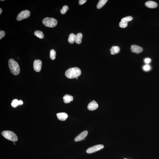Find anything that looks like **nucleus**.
<instances>
[{
	"instance_id": "obj_1",
	"label": "nucleus",
	"mask_w": 159,
	"mask_h": 159,
	"mask_svg": "<svg viewBox=\"0 0 159 159\" xmlns=\"http://www.w3.org/2000/svg\"><path fill=\"white\" fill-rule=\"evenodd\" d=\"M81 72L80 69L78 67L70 68L65 72V76L68 79H72L77 78L80 76Z\"/></svg>"
},
{
	"instance_id": "obj_2",
	"label": "nucleus",
	"mask_w": 159,
	"mask_h": 159,
	"mask_svg": "<svg viewBox=\"0 0 159 159\" xmlns=\"http://www.w3.org/2000/svg\"><path fill=\"white\" fill-rule=\"evenodd\" d=\"M8 65L10 71L13 75H16L20 74V66L18 63L14 60L12 59L9 60Z\"/></svg>"
},
{
	"instance_id": "obj_3",
	"label": "nucleus",
	"mask_w": 159,
	"mask_h": 159,
	"mask_svg": "<svg viewBox=\"0 0 159 159\" xmlns=\"http://www.w3.org/2000/svg\"><path fill=\"white\" fill-rule=\"evenodd\" d=\"M1 134L4 137L9 140L15 142H17L18 139L16 135L11 131H4Z\"/></svg>"
},
{
	"instance_id": "obj_4",
	"label": "nucleus",
	"mask_w": 159,
	"mask_h": 159,
	"mask_svg": "<svg viewBox=\"0 0 159 159\" xmlns=\"http://www.w3.org/2000/svg\"><path fill=\"white\" fill-rule=\"evenodd\" d=\"M42 23L46 27L53 28L57 25V20L53 18L47 17L44 19Z\"/></svg>"
},
{
	"instance_id": "obj_5",
	"label": "nucleus",
	"mask_w": 159,
	"mask_h": 159,
	"mask_svg": "<svg viewBox=\"0 0 159 159\" xmlns=\"http://www.w3.org/2000/svg\"><path fill=\"white\" fill-rule=\"evenodd\" d=\"M30 12L28 10H25L20 12L18 15L17 20L18 21H21L24 19L28 18L30 16Z\"/></svg>"
},
{
	"instance_id": "obj_6",
	"label": "nucleus",
	"mask_w": 159,
	"mask_h": 159,
	"mask_svg": "<svg viewBox=\"0 0 159 159\" xmlns=\"http://www.w3.org/2000/svg\"><path fill=\"white\" fill-rule=\"evenodd\" d=\"M104 147L103 145L99 144L96 145L88 148L86 152L87 153H91L97 152L102 149Z\"/></svg>"
},
{
	"instance_id": "obj_7",
	"label": "nucleus",
	"mask_w": 159,
	"mask_h": 159,
	"mask_svg": "<svg viewBox=\"0 0 159 159\" xmlns=\"http://www.w3.org/2000/svg\"><path fill=\"white\" fill-rule=\"evenodd\" d=\"M132 20L133 17L131 16H128L123 18L119 23V26L122 28L126 27L127 26L128 23Z\"/></svg>"
},
{
	"instance_id": "obj_8",
	"label": "nucleus",
	"mask_w": 159,
	"mask_h": 159,
	"mask_svg": "<svg viewBox=\"0 0 159 159\" xmlns=\"http://www.w3.org/2000/svg\"><path fill=\"white\" fill-rule=\"evenodd\" d=\"M42 62L40 60H35L33 62V68L35 71L39 72L41 69Z\"/></svg>"
},
{
	"instance_id": "obj_9",
	"label": "nucleus",
	"mask_w": 159,
	"mask_h": 159,
	"mask_svg": "<svg viewBox=\"0 0 159 159\" xmlns=\"http://www.w3.org/2000/svg\"><path fill=\"white\" fill-rule=\"evenodd\" d=\"M88 134V131H85L77 136L74 139V141L75 142H78L83 140L87 136Z\"/></svg>"
},
{
	"instance_id": "obj_10",
	"label": "nucleus",
	"mask_w": 159,
	"mask_h": 159,
	"mask_svg": "<svg viewBox=\"0 0 159 159\" xmlns=\"http://www.w3.org/2000/svg\"><path fill=\"white\" fill-rule=\"evenodd\" d=\"M131 51L133 53L138 54L141 53L143 51L142 47L136 45H133L131 46Z\"/></svg>"
},
{
	"instance_id": "obj_11",
	"label": "nucleus",
	"mask_w": 159,
	"mask_h": 159,
	"mask_svg": "<svg viewBox=\"0 0 159 159\" xmlns=\"http://www.w3.org/2000/svg\"><path fill=\"white\" fill-rule=\"evenodd\" d=\"M98 105L96 101L93 100L88 104V109L90 111H94L98 108Z\"/></svg>"
},
{
	"instance_id": "obj_12",
	"label": "nucleus",
	"mask_w": 159,
	"mask_h": 159,
	"mask_svg": "<svg viewBox=\"0 0 159 159\" xmlns=\"http://www.w3.org/2000/svg\"><path fill=\"white\" fill-rule=\"evenodd\" d=\"M57 118L61 121H65L68 117V115L65 113H59L57 114Z\"/></svg>"
},
{
	"instance_id": "obj_13",
	"label": "nucleus",
	"mask_w": 159,
	"mask_h": 159,
	"mask_svg": "<svg viewBox=\"0 0 159 159\" xmlns=\"http://www.w3.org/2000/svg\"><path fill=\"white\" fill-rule=\"evenodd\" d=\"M145 5L147 7L151 8H154L157 7L158 4L156 2L153 1H147L145 3Z\"/></svg>"
},
{
	"instance_id": "obj_14",
	"label": "nucleus",
	"mask_w": 159,
	"mask_h": 159,
	"mask_svg": "<svg viewBox=\"0 0 159 159\" xmlns=\"http://www.w3.org/2000/svg\"><path fill=\"white\" fill-rule=\"evenodd\" d=\"M63 99L64 102L65 103H70L71 101L73 100V96L68 94L65 95L63 97Z\"/></svg>"
},
{
	"instance_id": "obj_15",
	"label": "nucleus",
	"mask_w": 159,
	"mask_h": 159,
	"mask_svg": "<svg viewBox=\"0 0 159 159\" xmlns=\"http://www.w3.org/2000/svg\"><path fill=\"white\" fill-rule=\"evenodd\" d=\"M110 51L111 54L115 55L119 53L120 51V48L118 46H113Z\"/></svg>"
},
{
	"instance_id": "obj_16",
	"label": "nucleus",
	"mask_w": 159,
	"mask_h": 159,
	"mask_svg": "<svg viewBox=\"0 0 159 159\" xmlns=\"http://www.w3.org/2000/svg\"><path fill=\"white\" fill-rule=\"evenodd\" d=\"M76 39V35L74 33L70 34L69 35L68 41L70 44H73L75 42Z\"/></svg>"
},
{
	"instance_id": "obj_17",
	"label": "nucleus",
	"mask_w": 159,
	"mask_h": 159,
	"mask_svg": "<svg viewBox=\"0 0 159 159\" xmlns=\"http://www.w3.org/2000/svg\"><path fill=\"white\" fill-rule=\"evenodd\" d=\"M83 34L81 33H79L76 34V39L75 42L78 44H80L82 42V38Z\"/></svg>"
},
{
	"instance_id": "obj_18",
	"label": "nucleus",
	"mask_w": 159,
	"mask_h": 159,
	"mask_svg": "<svg viewBox=\"0 0 159 159\" xmlns=\"http://www.w3.org/2000/svg\"><path fill=\"white\" fill-rule=\"evenodd\" d=\"M34 35L40 39H43L44 38V34L43 32L39 30H37L34 32Z\"/></svg>"
},
{
	"instance_id": "obj_19",
	"label": "nucleus",
	"mask_w": 159,
	"mask_h": 159,
	"mask_svg": "<svg viewBox=\"0 0 159 159\" xmlns=\"http://www.w3.org/2000/svg\"><path fill=\"white\" fill-rule=\"evenodd\" d=\"M107 1V0H100L97 4V8L99 9L101 8L104 6Z\"/></svg>"
},
{
	"instance_id": "obj_20",
	"label": "nucleus",
	"mask_w": 159,
	"mask_h": 159,
	"mask_svg": "<svg viewBox=\"0 0 159 159\" xmlns=\"http://www.w3.org/2000/svg\"><path fill=\"white\" fill-rule=\"evenodd\" d=\"M56 52L54 50H51L50 52V57L51 60H54L56 58Z\"/></svg>"
},
{
	"instance_id": "obj_21",
	"label": "nucleus",
	"mask_w": 159,
	"mask_h": 159,
	"mask_svg": "<svg viewBox=\"0 0 159 159\" xmlns=\"http://www.w3.org/2000/svg\"><path fill=\"white\" fill-rule=\"evenodd\" d=\"M69 9L68 7V6H64L62 7V9L61 10V13L62 14H65L67 11Z\"/></svg>"
},
{
	"instance_id": "obj_22",
	"label": "nucleus",
	"mask_w": 159,
	"mask_h": 159,
	"mask_svg": "<svg viewBox=\"0 0 159 159\" xmlns=\"http://www.w3.org/2000/svg\"><path fill=\"white\" fill-rule=\"evenodd\" d=\"M18 100L17 99L13 100L11 103V106L14 108H16L17 107L18 105Z\"/></svg>"
},
{
	"instance_id": "obj_23",
	"label": "nucleus",
	"mask_w": 159,
	"mask_h": 159,
	"mask_svg": "<svg viewBox=\"0 0 159 159\" xmlns=\"http://www.w3.org/2000/svg\"><path fill=\"white\" fill-rule=\"evenodd\" d=\"M151 68L150 65L148 64L145 65L143 67V70L145 72H148L151 70Z\"/></svg>"
},
{
	"instance_id": "obj_24",
	"label": "nucleus",
	"mask_w": 159,
	"mask_h": 159,
	"mask_svg": "<svg viewBox=\"0 0 159 159\" xmlns=\"http://www.w3.org/2000/svg\"><path fill=\"white\" fill-rule=\"evenodd\" d=\"M5 35H6L5 32L3 30H0V40H1L4 37Z\"/></svg>"
},
{
	"instance_id": "obj_25",
	"label": "nucleus",
	"mask_w": 159,
	"mask_h": 159,
	"mask_svg": "<svg viewBox=\"0 0 159 159\" xmlns=\"http://www.w3.org/2000/svg\"><path fill=\"white\" fill-rule=\"evenodd\" d=\"M151 60L149 58H146L144 60V62L145 63L147 64L151 62Z\"/></svg>"
},
{
	"instance_id": "obj_26",
	"label": "nucleus",
	"mask_w": 159,
	"mask_h": 159,
	"mask_svg": "<svg viewBox=\"0 0 159 159\" xmlns=\"http://www.w3.org/2000/svg\"><path fill=\"white\" fill-rule=\"evenodd\" d=\"M86 0H80L79 1V3L80 5H82L83 4L87 2Z\"/></svg>"
},
{
	"instance_id": "obj_27",
	"label": "nucleus",
	"mask_w": 159,
	"mask_h": 159,
	"mask_svg": "<svg viewBox=\"0 0 159 159\" xmlns=\"http://www.w3.org/2000/svg\"><path fill=\"white\" fill-rule=\"evenodd\" d=\"M23 103V101H22L21 100H20L18 101V106H19V105H22Z\"/></svg>"
},
{
	"instance_id": "obj_28",
	"label": "nucleus",
	"mask_w": 159,
	"mask_h": 159,
	"mask_svg": "<svg viewBox=\"0 0 159 159\" xmlns=\"http://www.w3.org/2000/svg\"><path fill=\"white\" fill-rule=\"evenodd\" d=\"M2 9L1 8H0V14H1V13L2 12Z\"/></svg>"
},
{
	"instance_id": "obj_29",
	"label": "nucleus",
	"mask_w": 159,
	"mask_h": 159,
	"mask_svg": "<svg viewBox=\"0 0 159 159\" xmlns=\"http://www.w3.org/2000/svg\"><path fill=\"white\" fill-rule=\"evenodd\" d=\"M78 79V78H76V79Z\"/></svg>"
},
{
	"instance_id": "obj_30",
	"label": "nucleus",
	"mask_w": 159,
	"mask_h": 159,
	"mask_svg": "<svg viewBox=\"0 0 159 159\" xmlns=\"http://www.w3.org/2000/svg\"></svg>"
}]
</instances>
